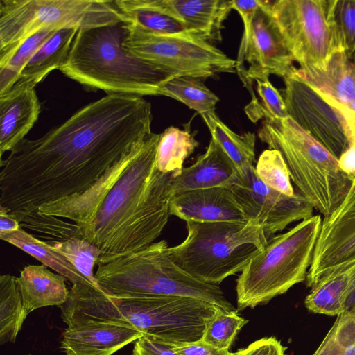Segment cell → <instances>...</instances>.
I'll return each instance as SVG.
<instances>
[{
	"instance_id": "1",
	"label": "cell",
	"mask_w": 355,
	"mask_h": 355,
	"mask_svg": "<svg viewBox=\"0 0 355 355\" xmlns=\"http://www.w3.org/2000/svg\"><path fill=\"white\" fill-rule=\"evenodd\" d=\"M143 96L107 94L36 139H24L0 162V211L20 218L91 189L152 133Z\"/></svg>"
},
{
	"instance_id": "2",
	"label": "cell",
	"mask_w": 355,
	"mask_h": 355,
	"mask_svg": "<svg viewBox=\"0 0 355 355\" xmlns=\"http://www.w3.org/2000/svg\"><path fill=\"white\" fill-rule=\"evenodd\" d=\"M159 138L160 134H150L105 196L92 222L76 225V235L100 250L97 265L148 246L168 223L173 178L179 171L162 173L155 168Z\"/></svg>"
},
{
	"instance_id": "3",
	"label": "cell",
	"mask_w": 355,
	"mask_h": 355,
	"mask_svg": "<svg viewBox=\"0 0 355 355\" xmlns=\"http://www.w3.org/2000/svg\"><path fill=\"white\" fill-rule=\"evenodd\" d=\"M219 309L196 298L115 297L100 288L85 286L75 295L70 313L78 323L115 324L135 329L144 336L164 343L178 345L200 340L208 321Z\"/></svg>"
},
{
	"instance_id": "4",
	"label": "cell",
	"mask_w": 355,
	"mask_h": 355,
	"mask_svg": "<svg viewBox=\"0 0 355 355\" xmlns=\"http://www.w3.org/2000/svg\"><path fill=\"white\" fill-rule=\"evenodd\" d=\"M126 33L124 21L78 30L59 70L88 90L159 96L162 85L179 76L127 51Z\"/></svg>"
},
{
	"instance_id": "5",
	"label": "cell",
	"mask_w": 355,
	"mask_h": 355,
	"mask_svg": "<svg viewBox=\"0 0 355 355\" xmlns=\"http://www.w3.org/2000/svg\"><path fill=\"white\" fill-rule=\"evenodd\" d=\"M166 241L154 242L135 252L97 265L95 279L115 297L180 296L236 311L217 285L202 282L180 268L168 253Z\"/></svg>"
},
{
	"instance_id": "6",
	"label": "cell",
	"mask_w": 355,
	"mask_h": 355,
	"mask_svg": "<svg viewBox=\"0 0 355 355\" xmlns=\"http://www.w3.org/2000/svg\"><path fill=\"white\" fill-rule=\"evenodd\" d=\"M259 139L282 155L297 193L324 217L342 202L353 180L338 159L289 116L264 119Z\"/></svg>"
},
{
	"instance_id": "7",
	"label": "cell",
	"mask_w": 355,
	"mask_h": 355,
	"mask_svg": "<svg viewBox=\"0 0 355 355\" xmlns=\"http://www.w3.org/2000/svg\"><path fill=\"white\" fill-rule=\"evenodd\" d=\"M186 223V239L168 247V253L180 268L206 284L217 285L241 272L268 242L263 228L250 220Z\"/></svg>"
},
{
	"instance_id": "8",
	"label": "cell",
	"mask_w": 355,
	"mask_h": 355,
	"mask_svg": "<svg viewBox=\"0 0 355 355\" xmlns=\"http://www.w3.org/2000/svg\"><path fill=\"white\" fill-rule=\"evenodd\" d=\"M321 223L315 215L268 240L236 280L237 311L267 304L306 281Z\"/></svg>"
},
{
	"instance_id": "9",
	"label": "cell",
	"mask_w": 355,
	"mask_h": 355,
	"mask_svg": "<svg viewBox=\"0 0 355 355\" xmlns=\"http://www.w3.org/2000/svg\"><path fill=\"white\" fill-rule=\"evenodd\" d=\"M124 21L114 1L1 0L0 65L44 29H87Z\"/></svg>"
},
{
	"instance_id": "10",
	"label": "cell",
	"mask_w": 355,
	"mask_h": 355,
	"mask_svg": "<svg viewBox=\"0 0 355 355\" xmlns=\"http://www.w3.org/2000/svg\"><path fill=\"white\" fill-rule=\"evenodd\" d=\"M123 46L136 56L179 76L205 79L232 73L238 62L192 31L164 35L126 23Z\"/></svg>"
},
{
	"instance_id": "11",
	"label": "cell",
	"mask_w": 355,
	"mask_h": 355,
	"mask_svg": "<svg viewBox=\"0 0 355 355\" xmlns=\"http://www.w3.org/2000/svg\"><path fill=\"white\" fill-rule=\"evenodd\" d=\"M335 0H277L271 10L285 44L300 68L323 67L343 50L334 19Z\"/></svg>"
},
{
	"instance_id": "12",
	"label": "cell",
	"mask_w": 355,
	"mask_h": 355,
	"mask_svg": "<svg viewBox=\"0 0 355 355\" xmlns=\"http://www.w3.org/2000/svg\"><path fill=\"white\" fill-rule=\"evenodd\" d=\"M284 80L288 116L339 160L355 146V112L309 84L297 68Z\"/></svg>"
},
{
	"instance_id": "13",
	"label": "cell",
	"mask_w": 355,
	"mask_h": 355,
	"mask_svg": "<svg viewBox=\"0 0 355 355\" xmlns=\"http://www.w3.org/2000/svg\"><path fill=\"white\" fill-rule=\"evenodd\" d=\"M248 220L260 225L268 238L288 225L313 216L312 205L299 193L286 196L265 184L252 166L239 173L232 187Z\"/></svg>"
},
{
	"instance_id": "14",
	"label": "cell",
	"mask_w": 355,
	"mask_h": 355,
	"mask_svg": "<svg viewBox=\"0 0 355 355\" xmlns=\"http://www.w3.org/2000/svg\"><path fill=\"white\" fill-rule=\"evenodd\" d=\"M244 60L249 67L241 78L250 90L253 80L271 74L284 78L296 69L272 13L271 1H261L257 9L249 35L242 39L236 71Z\"/></svg>"
},
{
	"instance_id": "15",
	"label": "cell",
	"mask_w": 355,
	"mask_h": 355,
	"mask_svg": "<svg viewBox=\"0 0 355 355\" xmlns=\"http://www.w3.org/2000/svg\"><path fill=\"white\" fill-rule=\"evenodd\" d=\"M355 263V173L340 205L322 220L306 284L313 287L322 278Z\"/></svg>"
},
{
	"instance_id": "16",
	"label": "cell",
	"mask_w": 355,
	"mask_h": 355,
	"mask_svg": "<svg viewBox=\"0 0 355 355\" xmlns=\"http://www.w3.org/2000/svg\"><path fill=\"white\" fill-rule=\"evenodd\" d=\"M170 214L184 221L201 223L248 220L231 188L211 187L174 195Z\"/></svg>"
},
{
	"instance_id": "17",
	"label": "cell",
	"mask_w": 355,
	"mask_h": 355,
	"mask_svg": "<svg viewBox=\"0 0 355 355\" xmlns=\"http://www.w3.org/2000/svg\"><path fill=\"white\" fill-rule=\"evenodd\" d=\"M144 334L135 329L107 322H85L63 331L60 348L65 355H112Z\"/></svg>"
},
{
	"instance_id": "18",
	"label": "cell",
	"mask_w": 355,
	"mask_h": 355,
	"mask_svg": "<svg viewBox=\"0 0 355 355\" xmlns=\"http://www.w3.org/2000/svg\"><path fill=\"white\" fill-rule=\"evenodd\" d=\"M40 103L34 87L14 85L0 95V155L10 151L38 119Z\"/></svg>"
},
{
	"instance_id": "19",
	"label": "cell",
	"mask_w": 355,
	"mask_h": 355,
	"mask_svg": "<svg viewBox=\"0 0 355 355\" xmlns=\"http://www.w3.org/2000/svg\"><path fill=\"white\" fill-rule=\"evenodd\" d=\"M239 173L222 148L211 140L206 152L196 162L176 173L173 178L174 195L211 187L232 188Z\"/></svg>"
},
{
	"instance_id": "20",
	"label": "cell",
	"mask_w": 355,
	"mask_h": 355,
	"mask_svg": "<svg viewBox=\"0 0 355 355\" xmlns=\"http://www.w3.org/2000/svg\"><path fill=\"white\" fill-rule=\"evenodd\" d=\"M309 84L348 107L355 98V55L344 50L335 52L321 68L297 69Z\"/></svg>"
},
{
	"instance_id": "21",
	"label": "cell",
	"mask_w": 355,
	"mask_h": 355,
	"mask_svg": "<svg viewBox=\"0 0 355 355\" xmlns=\"http://www.w3.org/2000/svg\"><path fill=\"white\" fill-rule=\"evenodd\" d=\"M66 280L43 264L25 266L17 277V283L27 315L37 309L64 304L69 295Z\"/></svg>"
},
{
	"instance_id": "22",
	"label": "cell",
	"mask_w": 355,
	"mask_h": 355,
	"mask_svg": "<svg viewBox=\"0 0 355 355\" xmlns=\"http://www.w3.org/2000/svg\"><path fill=\"white\" fill-rule=\"evenodd\" d=\"M187 30L207 41H220L223 23L232 8V1L168 0Z\"/></svg>"
},
{
	"instance_id": "23",
	"label": "cell",
	"mask_w": 355,
	"mask_h": 355,
	"mask_svg": "<svg viewBox=\"0 0 355 355\" xmlns=\"http://www.w3.org/2000/svg\"><path fill=\"white\" fill-rule=\"evenodd\" d=\"M77 28L58 30L32 55L14 85H35L65 62Z\"/></svg>"
},
{
	"instance_id": "24",
	"label": "cell",
	"mask_w": 355,
	"mask_h": 355,
	"mask_svg": "<svg viewBox=\"0 0 355 355\" xmlns=\"http://www.w3.org/2000/svg\"><path fill=\"white\" fill-rule=\"evenodd\" d=\"M355 289V263L320 279L306 297V308L315 313L337 316Z\"/></svg>"
},
{
	"instance_id": "25",
	"label": "cell",
	"mask_w": 355,
	"mask_h": 355,
	"mask_svg": "<svg viewBox=\"0 0 355 355\" xmlns=\"http://www.w3.org/2000/svg\"><path fill=\"white\" fill-rule=\"evenodd\" d=\"M0 238L62 275L73 285L84 284L96 287L62 254L54 250L46 242L38 239L26 232L21 227L12 232L0 233Z\"/></svg>"
},
{
	"instance_id": "26",
	"label": "cell",
	"mask_w": 355,
	"mask_h": 355,
	"mask_svg": "<svg viewBox=\"0 0 355 355\" xmlns=\"http://www.w3.org/2000/svg\"><path fill=\"white\" fill-rule=\"evenodd\" d=\"M214 140L229 157L239 173L254 166L255 161V135L246 132L239 135L228 128L216 114L202 116Z\"/></svg>"
},
{
	"instance_id": "27",
	"label": "cell",
	"mask_w": 355,
	"mask_h": 355,
	"mask_svg": "<svg viewBox=\"0 0 355 355\" xmlns=\"http://www.w3.org/2000/svg\"><path fill=\"white\" fill-rule=\"evenodd\" d=\"M183 126L184 130L170 126L160 134L155 168L162 173L181 171L185 159L198 145L195 139L196 131H191L190 123Z\"/></svg>"
},
{
	"instance_id": "28",
	"label": "cell",
	"mask_w": 355,
	"mask_h": 355,
	"mask_svg": "<svg viewBox=\"0 0 355 355\" xmlns=\"http://www.w3.org/2000/svg\"><path fill=\"white\" fill-rule=\"evenodd\" d=\"M27 314L17 277L0 276V344L15 343Z\"/></svg>"
},
{
	"instance_id": "29",
	"label": "cell",
	"mask_w": 355,
	"mask_h": 355,
	"mask_svg": "<svg viewBox=\"0 0 355 355\" xmlns=\"http://www.w3.org/2000/svg\"><path fill=\"white\" fill-rule=\"evenodd\" d=\"M159 96H166L180 101L202 116L215 112L219 98L208 89L201 79L177 76L165 83Z\"/></svg>"
},
{
	"instance_id": "30",
	"label": "cell",
	"mask_w": 355,
	"mask_h": 355,
	"mask_svg": "<svg viewBox=\"0 0 355 355\" xmlns=\"http://www.w3.org/2000/svg\"><path fill=\"white\" fill-rule=\"evenodd\" d=\"M313 355H355V306L337 315Z\"/></svg>"
},
{
	"instance_id": "31",
	"label": "cell",
	"mask_w": 355,
	"mask_h": 355,
	"mask_svg": "<svg viewBox=\"0 0 355 355\" xmlns=\"http://www.w3.org/2000/svg\"><path fill=\"white\" fill-rule=\"evenodd\" d=\"M48 244L62 254L94 286L100 288L94 273L101 254L96 246L78 236Z\"/></svg>"
},
{
	"instance_id": "32",
	"label": "cell",
	"mask_w": 355,
	"mask_h": 355,
	"mask_svg": "<svg viewBox=\"0 0 355 355\" xmlns=\"http://www.w3.org/2000/svg\"><path fill=\"white\" fill-rule=\"evenodd\" d=\"M56 31L44 29L31 35L17 49L6 63L0 65V95L13 86L34 53Z\"/></svg>"
},
{
	"instance_id": "33",
	"label": "cell",
	"mask_w": 355,
	"mask_h": 355,
	"mask_svg": "<svg viewBox=\"0 0 355 355\" xmlns=\"http://www.w3.org/2000/svg\"><path fill=\"white\" fill-rule=\"evenodd\" d=\"M237 311L219 309L208 321L201 340L217 349L229 350L239 331L248 323Z\"/></svg>"
},
{
	"instance_id": "34",
	"label": "cell",
	"mask_w": 355,
	"mask_h": 355,
	"mask_svg": "<svg viewBox=\"0 0 355 355\" xmlns=\"http://www.w3.org/2000/svg\"><path fill=\"white\" fill-rule=\"evenodd\" d=\"M255 173L269 187L288 196L295 194L287 166L279 151L268 149L262 152L257 162Z\"/></svg>"
},
{
	"instance_id": "35",
	"label": "cell",
	"mask_w": 355,
	"mask_h": 355,
	"mask_svg": "<svg viewBox=\"0 0 355 355\" xmlns=\"http://www.w3.org/2000/svg\"><path fill=\"white\" fill-rule=\"evenodd\" d=\"M121 12L125 23L153 34L171 35L190 31L176 18L159 11L136 10Z\"/></svg>"
},
{
	"instance_id": "36",
	"label": "cell",
	"mask_w": 355,
	"mask_h": 355,
	"mask_svg": "<svg viewBox=\"0 0 355 355\" xmlns=\"http://www.w3.org/2000/svg\"><path fill=\"white\" fill-rule=\"evenodd\" d=\"M257 91L262 101L250 103L245 108L246 114L253 121L264 119H283L288 116L284 98L270 83L268 78L257 79Z\"/></svg>"
},
{
	"instance_id": "37",
	"label": "cell",
	"mask_w": 355,
	"mask_h": 355,
	"mask_svg": "<svg viewBox=\"0 0 355 355\" xmlns=\"http://www.w3.org/2000/svg\"><path fill=\"white\" fill-rule=\"evenodd\" d=\"M334 19L342 49L355 55V0H335Z\"/></svg>"
},
{
	"instance_id": "38",
	"label": "cell",
	"mask_w": 355,
	"mask_h": 355,
	"mask_svg": "<svg viewBox=\"0 0 355 355\" xmlns=\"http://www.w3.org/2000/svg\"><path fill=\"white\" fill-rule=\"evenodd\" d=\"M286 347L275 337L270 336L257 340L247 347L241 349L234 355H286Z\"/></svg>"
},
{
	"instance_id": "39",
	"label": "cell",
	"mask_w": 355,
	"mask_h": 355,
	"mask_svg": "<svg viewBox=\"0 0 355 355\" xmlns=\"http://www.w3.org/2000/svg\"><path fill=\"white\" fill-rule=\"evenodd\" d=\"M171 345L144 336L135 341L132 355H177Z\"/></svg>"
},
{
	"instance_id": "40",
	"label": "cell",
	"mask_w": 355,
	"mask_h": 355,
	"mask_svg": "<svg viewBox=\"0 0 355 355\" xmlns=\"http://www.w3.org/2000/svg\"><path fill=\"white\" fill-rule=\"evenodd\" d=\"M173 352L177 355H234L229 350L217 349L200 340L171 345Z\"/></svg>"
},
{
	"instance_id": "41",
	"label": "cell",
	"mask_w": 355,
	"mask_h": 355,
	"mask_svg": "<svg viewBox=\"0 0 355 355\" xmlns=\"http://www.w3.org/2000/svg\"><path fill=\"white\" fill-rule=\"evenodd\" d=\"M261 3V1L260 0L232 1V8L238 11L243 21L244 34L243 39L248 36L254 15Z\"/></svg>"
},
{
	"instance_id": "42",
	"label": "cell",
	"mask_w": 355,
	"mask_h": 355,
	"mask_svg": "<svg viewBox=\"0 0 355 355\" xmlns=\"http://www.w3.org/2000/svg\"><path fill=\"white\" fill-rule=\"evenodd\" d=\"M21 227L18 220L12 215L0 211V233L15 232Z\"/></svg>"
},
{
	"instance_id": "43",
	"label": "cell",
	"mask_w": 355,
	"mask_h": 355,
	"mask_svg": "<svg viewBox=\"0 0 355 355\" xmlns=\"http://www.w3.org/2000/svg\"><path fill=\"white\" fill-rule=\"evenodd\" d=\"M355 306V289L349 295L345 305V310L351 309Z\"/></svg>"
},
{
	"instance_id": "44",
	"label": "cell",
	"mask_w": 355,
	"mask_h": 355,
	"mask_svg": "<svg viewBox=\"0 0 355 355\" xmlns=\"http://www.w3.org/2000/svg\"><path fill=\"white\" fill-rule=\"evenodd\" d=\"M348 107L355 112V98L349 103V105H348Z\"/></svg>"
},
{
	"instance_id": "45",
	"label": "cell",
	"mask_w": 355,
	"mask_h": 355,
	"mask_svg": "<svg viewBox=\"0 0 355 355\" xmlns=\"http://www.w3.org/2000/svg\"><path fill=\"white\" fill-rule=\"evenodd\" d=\"M28 355H31V354H28Z\"/></svg>"
}]
</instances>
